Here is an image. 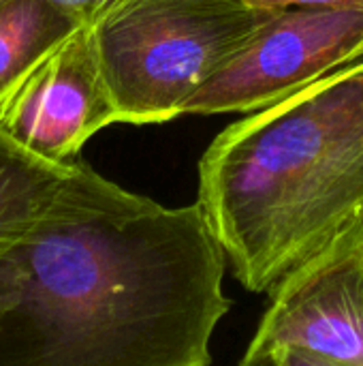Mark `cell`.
Listing matches in <instances>:
<instances>
[{
	"instance_id": "obj_9",
	"label": "cell",
	"mask_w": 363,
	"mask_h": 366,
	"mask_svg": "<svg viewBox=\"0 0 363 366\" xmlns=\"http://www.w3.org/2000/svg\"><path fill=\"white\" fill-rule=\"evenodd\" d=\"M9 2V0H0ZM53 4H58L60 9H64L66 13H71L81 26H94L98 19H103L107 13H111L113 9H118L120 4L128 2V0H49Z\"/></svg>"
},
{
	"instance_id": "obj_4",
	"label": "cell",
	"mask_w": 363,
	"mask_h": 366,
	"mask_svg": "<svg viewBox=\"0 0 363 366\" xmlns=\"http://www.w3.org/2000/svg\"><path fill=\"white\" fill-rule=\"evenodd\" d=\"M363 58V11L287 9L184 105L182 116L255 114Z\"/></svg>"
},
{
	"instance_id": "obj_1",
	"label": "cell",
	"mask_w": 363,
	"mask_h": 366,
	"mask_svg": "<svg viewBox=\"0 0 363 366\" xmlns=\"http://www.w3.org/2000/svg\"><path fill=\"white\" fill-rule=\"evenodd\" d=\"M201 208H169L86 161L0 264V366H214L231 311Z\"/></svg>"
},
{
	"instance_id": "obj_8",
	"label": "cell",
	"mask_w": 363,
	"mask_h": 366,
	"mask_svg": "<svg viewBox=\"0 0 363 366\" xmlns=\"http://www.w3.org/2000/svg\"><path fill=\"white\" fill-rule=\"evenodd\" d=\"M83 28L49 0H9L0 4V94L49 47Z\"/></svg>"
},
{
	"instance_id": "obj_7",
	"label": "cell",
	"mask_w": 363,
	"mask_h": 366,
	"mask_svg": "<svg viewBox=\"0 0 363 366\" xmlns=\"http://www.w3.org/2000/svg\"><path fill=\"white\" fill-rule=\"evenodd\" d=\"M75 163H49L0 131V262L47 208Z\"/></svg>"
},
{
	"instance_id": "obj_12",
	"label": "cell",
	"mask_w": 363,
	"mask_h": 366,
	"mask_svg": "<svg viewBox=\"0 0 363 366\" xmlns=\"http://www.w3.org/2000/svg\"><path fill=\"white\" fill-rule=\"evenodd\" d=\"M280 354H282V365L285 366H342L329 362V360H323L319 356L295 352V350H280Z\"/></svg>"
},
{
	"instance_id": "obj_3",
	"label": "cell",
	"mask_w": 363,
	"mask_h": 366,
	"mask_svg": "<svg viewBox=\"0 0 363 366\" xmlns=\"http://www.w3.org/2000/svg\"><path fill=\"white\" fill-rule=\"evenodd\" d=\"M276 11L240 0H128L90 26L116 122L160 124Z\"/></svg>"
},
{
	"instance_id": "obj_11",
	"label": "cell",
	"mask_w": 363,
	"mask_h": 366,
	"mask_svg": "<svg viewBox=\"0 0 363 366\" xmlns=\"http://www.w3.org/2000/svg\"><path fill=\"white\" fill-rule=\"evenodd\" d=\"M240 366H285L282 365V354L280 350L272 347H259V345H248Z\"/></svg>"
},
{
	"instance_id": "obj_5",
	"label": "cell",
	"mask_w": 363,
	"mask_h": 366,
	"mask_svg": "<svg viewBox=\"0 0 363 366\" xmlns=\"http://www.w3.org/2000/svg\"><path fill=\"white\" fill-rule=\"evenodd\" d=\"M250 343L363 366V217L270 290Z\"/></svg>"
},
{
	"instance_id": "obj_2",
	"label": "cell",
	"mask_w": 363,
	"mask_h": 366,
	"mask_svg": "<svg viewBox=\"0 0 363 366\" xmlns=\"http://www.w3.org/2000/svg\"><path fill=\"white\" fill-rule=\"evenodd\" d=\"M197 206L233 277L270 290L363 217V58L216 135Z\"/></svg>"
},
{
	"instance_id": "obj_10",
	"label": "cell",
	"mask_w": 363,
	"mask_h": 366,
	"mask_svg": "<svg viewBox=\"0 0 363 366\" xmlns=\"http://www.w3.org/2000/svg\"><path fill=\"white\" fill-rule=\"evenodd\" d=\"M255 9L287 11V9H355L363 11V0H240Z\"/></svg>"
},
{
	"instance_id": "obj_6",
	"label": "cell",
	"mask_w": 363,
	"mask_h": 366,
	"mask_svg": "<svg viewBox=\"0 0 363 366\" xmlns=\"http://www.w3.org/2000/svg\"><path fill=\"white\" fill-rule=\"evenodd\" d=\"M109 124L116 109L88 26L49 47L0 94V131L49 163L77 161Z\"/></svg>"
}]
</instances>
